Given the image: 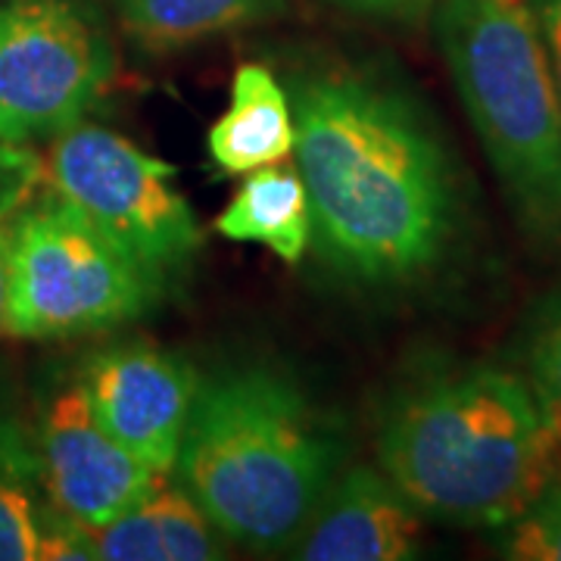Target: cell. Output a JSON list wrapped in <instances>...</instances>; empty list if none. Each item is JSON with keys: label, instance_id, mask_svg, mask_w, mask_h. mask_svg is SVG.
I'll use <instances>...</instances> for the list:
<instances>
[{"label": "cell", "instance_id": "obj_1", "mask_svg": "<svg viewBox=\"0 0 561 561\" xmlns=\"http://www.w3.org/2000/svg\"><path fill=\"white\" fill-rule=\"evenodd\" d=\"M290 103L321 256L365 284L427 272L453 234L456 191L419 110L381 81L337 69L302 76Z\"/></svg>", "mask_w": 561, "mask_h": 561}, {"label": "cell", "instance_id": "obj_2", "mask_svg": "<svg viewBox=\"0 0 561 561\" xmlns=\"http://www.w3.org/2000/svg\"><path fill=\"white\" fill-rule=\"evenodd\" d=\"M341 461L300 387L256 365L201 381L175 471L225 540L272 556L300 540Z\"/></svg>", "mask_w": 561, "mask_h": 561}, {"label": "cell", "instance_id": "obj_3", "mask_svg": "<svg viewBox=\"0 0 561 561\" xmlns=\"http://www.w3.org/2000/svg\"><path fill=\"white\" fill-rule=\"evenodd\" d=\"M378 468L424 518L505 527L556 481L527 381L474 365L405 390L378 431Z\"/></svg>", "mask_w": 561, "mask_h": 561}, {"label": "cell", "instance_id": "obj_4", "mask_svg": "<svg viewBox=\"0 0 561 561\" xmlns=\"http://www.w3.org/2000/svg\"><path fill=\"white\" fill-rule=\"evenodd\" d=\"M440 50L524 225L561 241V98L537 0H440Z\"/></svg>", "mask_w": 561, "mask_h": 561}, {"label": "cell", "instance_id": "obj_5", "mask_svg": "<svg viewBox=\"0 0 561 561\" xmlns=\"http://www.w3.org/2000/svg\"><path fill=\"white\" fill-rule=\"evenodd\" d=\"M160 278L76 206L47 194L13 216L7 334L54 341L138 319L160 300Z\"/></svg>", "mask_w": 561, "mask_h": 561}, {"label": "cell", "instance_id": "obj_6", "mask_svg": "<svg viewBox=\"0 0 561 561\" xmlns=\"http://www.w3.org/2000/svg\"><path fill=\"white\" fill-rule=\"evenodd\" d=\"M175 175L172 162L88 122L60 131L44 157L50 194L76 206L157 275L187 262L201 247V225Z\"/></svg>", "mask_w": 561, "mask_h": 561}, {"label": "cell", "instance_id": "obj_7", "mask_svg": "<svg viewBox=\"0 0 561 561\" xmlns=\"http://www.w3.org/2000/svg\"><path fill=\"white\" fill-rule=\"evenodd\" d=\"M113 76V44L88 3L0 0V144L79 125Z\"/></svg>", "mask_w": 561, "mask_h": 561}, {"label": "cell", "instance_id": "obj_8", "mask_svg": "<svg viewBox=\"0 0 561 561\" xmlns=\"http://www.w3.org/2000/svg\"><path fill=\"white\" fill-rule=\"evenodd\" d=\"M79 387L103 431L157 474H172L201 375L181 356L150 346H116L88 359Z\"/></svg>", "mask_w": 561, "mask_h": 561}, {"label": "cell", "instance_id": "obj_9", "mask_svg": "<svg viewBox=\"0 0 561 561\" xmlns=\"http://www.w3.org/2000/svg\"><path fill=\"white\" fill-rule=\"evenodd\" d=\"M38 471L50 505L84 527H103L162 483L94 419L79 383L47 405L38 431Z\"/></svg>", "mask_w": 561, "mask_h": 561}, {"label": "cell", "instance_id": "obj_10", "mask_svg": "<svg viewBox=\"0 0 561 561\" xmlns=\"http://www.w3.org/2000/svg\"><path fill=\"white\" fill-rule=\"evenodd\" d=\"M421 515L381 468L359 465L324 493L290 559L405 561L419 556Z\"/></svg>", "mask_w": 561, "mask_h": 561}, {"label": "cell", "instance_id": "obj_11", "mask_svg": "<svg viewBox=\"0 0 561 561\" xmlns=\"http://www.w3.org/2000/svg\"><path fill=\"white\" fill-rule=\"evenodd\" d=\"M94 559L213 561L225 559V534L181 486L160 483L147 500L103 527H88Z\"/></svg>", "mask_w": 561, "mask_h": 561}, {"label": "cell", "instance_id": "obj_12", "mask_svg": "<svg viewBox=\"0 0 561 561\" xmlns=\"http://www.w3.org/2000/svg\"><path fill=\"white\" fill-rule=\"evenodd\" d=\"M294 103L278 76L262 62H243L231 81V103L206 135L209 160L221 175H247L294 153Z\"/></svg>", "mask_w": 561, "mask_h": 561}, {"label": "cell", "instance_id": "obj_13", "mask_svg": "<svg viewBox=\"0 0 561 561\" xmlns=\"http://www.w3.org/2000/svg\"><path fill=\"white\" fill-rule=\"evenodd\" d=\"M221 238L262 243L280 262H300L312 243V213L300 169L262 165L247 172L241 191L216 219Z\"/></svg>", "mask_w": 561, "mask_h": 561}, {"label": "cell", "instance_id": "obj_14", "mask_svg": "<svg viewBox=\"0 0 561 561\" xmlns=\"http://www.w3.org/2000/svg\"><path fill=\"white\" fill-rule=\"evenodd\" d=\"M125 35L150 54H169L275 16L284 0H113Z\"/></svg>", "mask_w": 561, "mask_h": 561}, {"label": "cell", "instance_id": "obj_15", "mask_svg": "<svg viewBox=\"0 0 561 561\" xmlns=\"http://www.w3.org/2000/svg\"><path fill=\"white\" fill-rule=\"evenodd\" d=\"M527 387L549 434L556 481H561V287L549 294L527 337Z\"/></svg>", "mask_w": 561, "mask_h": 561}, {"label": "cell", "instance_id": "obj_16", "mask_svg": "<svg viewBox=\"0 0 561 561\" xmlns=\"http://www.w3.org/2000/svg\"><path fill=\"white\" fill-rule=\"evenodd\" d=\"M502 556L515 561H561V481H552L515 522L505 524Z\"/></svg>", "mask_w": 561, "mask_h": 561}, {"label": "cell", "instance_id": "obj_17", "mask_svg": "<svg viewBox=\"0 0 561 561\" xmlns=\"http://www.w3.org/2000/svg\"><path fill=\"white\" fill-rule=\"evenodd\" d=\"M41 546V508L7 474H0V561H35Z\"/></svg>", "mask_w": 561, "mask_h": 561}, {"label": "cell", "instance_id": "obj_18", "mask_svg": "<svg viewBox=\"0 0 561 561\" xmlns=\"http://www.w3.org/2000/svg\"><path fill=\"white\" fill-rule=\"evenodd\" d=\"M44 181V160L25 144H0V219H13L35 201Z\"/></svg>", "mask_w": 561, "mask_h": 561}, {"label": "cell", "instance_id": "obj_19", "mask_svg": "<svg viewBox=\"0 0 561 561\" xmlns=\"http://www.w3.org/2000/svg\"><path fill=\"white\" fill-rule=\"evenodd\" d=\"M341 10H350L356 16H371V20H397L415 22L431 13L437 0H331Z\"/></svg>", "mask_w": 561, "mask_h": 561}, {"label": "cell", "instance_id": "obj_20", "mask_svg": "<svg viewBox=\"0 0 561 561\" xmlns=\"http://www.w3.org/2000/svg\"><path fill=\"white\" fill-rule=\"evenodd\" d=\"M537 13H540L542 38H546V50H549L552 76H556L561 98V0H537Z\"/></svg>", "mask_w": 561, "mask_h": 561}, {"label": "cell", "instance_id": "obj_21", "mask_svg": "<svg viewBox=\"0 0 561 561\" xmlns=\"http://www.w3.org/2000/svg\"><path fill=\"white\" fill-rule=\"evenodd\" d=\"M10 238H13V219H0V334H7V287H10Z\"/></svg>", "mask_w": 561, "mask_h": 561}]
</instances>
